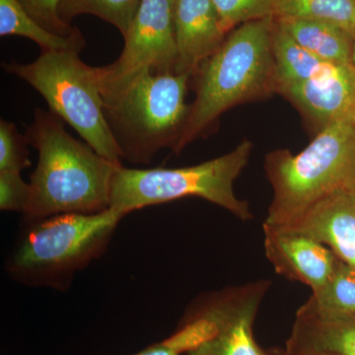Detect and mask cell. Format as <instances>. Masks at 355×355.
<instances>
[{
	"instance_id": "obj_1",
	"label": "cell",
	"mask_w": 355,
	"mask_h": 355,
	"mask_svg": "<svg viewBox=\"0 0 355 355\" xmlns=\"http://www.w3.org/2000/svg\"><path fill=\"white\" fill-rule=\"evenodd\" d=\"M39 153L31 175L26 221L64 214H97L110 207L112 183L121 164L103 157L67 132L51 111L35 109L25 133Z\"/></svg>"
},
{
	"instance_id": "obj_2",
	"label": "cell",
	"mask_w": 355,
	"mask_h": 355,
	"mask_svg": "<svg viewBox=\"0 0 355 355\" xmlns=\"http://www.w3.org/2000/svg\"><path fill=\"white\" fill-rule=\"evenodd\" d=\"M275 17L250 21L232 30L196 77V98L175 153L209 132L233 107L277 93L272 38Z\"/></svg>"
},
{
	"instance_id": "obj_3",
	"label": "cell",
	"mask_w": 355,
	"mask_h": 355,
	"mask_svg": "<svg viewBox=\"0 0 355 355\" xmlns=\"http://www.w3.org/2000/svg\"><path fill=\"white\" fill-rule=\"evenodd\" d=\"M123 218L108 209L28 221L7 259V275L22 286L69 291L76 273L105 254Z\"/></svg>"
},
{
	"instance_id": "obj_4",
	"label": "cell",
	"mask_w": 355,
	"mask_h": 355,
	"mask_svg": "<svg viewBox=\"0 0 355 355\" xmlns=\"http://www.w3.org/2000/svg\"><path fill=\"white\" fill-rule=\"evenodd\" d=\"M263 168L272 189L263 224L286 227L322 198L355 188V123L329 125L297 154L273 150Z\"/></svg>"
},
{
	"instance_id": "obj_5",
	"label": "cell",
	"mask_w": 355,
	"mask_h": 355,
	"mask_svg": "<svg viewBox=\"0 0 355 355\" xmlns=\"http://www.w3.org/2000/svg\"><path fill=\"white\" fill-rule=\"evenodd\" d=\"M253 153V142L243 140L228 153L200 164L181 168L139 169L123 165L112 183L110 207L125 217L135 210L184 198H200L227 210L241 221L253 220L247 200L235 193L234 184Z\"/></svg>"
},
{
	"instance_id": "obj_6",
	"label": "cell",
	"mask_w": 355,
	"mask_h": 355,
	"mask_svg": "<svg viewBox=\"0 0 355 355\" xmlns=\"http://www.w3.org/2000/svg\"><path fill=\"white\" fill-rule=\"evenodd\" d=\"M190 77L146 72L113 101L105 114L123 159L149 164L164 148L176 150L190 113L186 103Z\"/></svg>"
},
{
	"instance_id": "obj_7",
	"label": "cell",
	"mask_w": 355,
	"mask_h": 355,
	"mask_svg": "<svg viewBox=\"0 0 355 355\" xmlns=\"http://www.w3.org/2000/svg\"><path fill=\"white\" fill-rule=\"evenodd\" d=\"M2 67L36 89L50 111L76 130L93 150L121 164L123 154L107 121L96 67L84 64L79 53L42 51L31 64L11 62Z\"/></svg>"
},
{
	"instance_id": "obj_8",
	"label": "cell",
	"mask_w": 355,
	"mask_h": 355,
	"mask_svg": "<svg viewBox=\"0 0 355 355\" xmlns=\"http://www.w3.org/2000/svg\"><path fill=\"white\" fill-rule=\"evenodd\" d=\"M270 286V280L258 279L200 294L163 342L184 355H282V349H261L254 336Z\"/></svg>"
},
{
	"instance_id": "obj_9",
	"label": "cell",
	"mask_w": 355,
	"mask_h": 355,
	"mask_svg": "<svg viewBox=\"0 0 355 355\" xmlns=\"http://www.w3.org/2000/svg\"><path fill=\"white\" fill-rule=\"evenodd\" d=\"M175 0H141L123 37L125 46L113 64L96 67L105 104L113 101L146 72L173 73L176 69Z\"/></svg>"
},
{
	"instance_id": "obj_10",
	"label": "cell",
	"mask_w": 355,
	"mask_h": 355,
	"mask_svg": "<svg viewBox=\"0 0 355 355\" xmlns=\"http://www.w3.org/2000/svg\"><path fill=\"white\" fill-rule=\"evenodd\" d=\"M286 97L318 132L336 123H355V67L331 64L309 80L284 86Z\"/></svg>"
},
{
	"instance_id": "obj_11",
	"label": "cell",
	"mask_w": 355,
	"mask_h": 355,
	"mask_svg": "<svg viewBox=\"0 0 355 355\" xmlns=\"http://www.w3.org/2000/svg\"><path fill=\"white\" fill-rule=\"evenodd\" d=\"M266 259L275 272L287 279L321 291L330 280L338 259L321 242L291 229L263 223Z\"/></svg>"
},
{
	"instance_id": "obj_12",
	"label": "cell",
	"mask_w": 355,
	"mask_h": 355,
	"mask_svg": "<svg viewBox=\"0 0 355 355\" xmlns=\"http://www.w3.org/2000/svg\"><path fill=\"white\" fill-rule=\"evenodd\" d=\"M174 30L177 46L175 73L190 78L227 37L212 0H175Z\"/></svg>"
},
{
	"instance_id": "obj_13",
	"label": "cell",
	"mask_w": 355,
	"mask_h": 355,
	"mask_svg": "<svg viewBox=\"0 0 355 355\" xmlns=\"http://www.w3.org/2000/svg\"><path fill=\"white\" fill-rule=\"evenodd\" d=\"M329 248L355 268V188L336 191L313 205L286 227Z\"/></svg>"
},
{
	"instance_id": "obj_14",
	"label": "cell",
	"mask_w": 355,
	"mask_h": 355,
	"mask_svg": "<svg viewBox=\"0 0 355 355\" xmlns=\"http://www.w3.org/2000/svg\"><path fill=\"white\" fill-rule=\"evenodd\" d=\"M284 350L355 355V315L326 314L308 299L296 312Z\"/></svg>"
},
{
	"instance_id": "obj_15",
	"label": "cell",
	"mask_w": 355,
	"mask_h": 355,
	"mask_svg": "<svg viewBox=\"0 0 355 355\" xmlns=\"http://www.w3.org/2000/svg\"><path fill=\"white\" fill-rule=\"evenodd\" d=\"M294 41L324 62L352 64L354 36L340 26L301 18H275Z\"/></svg>"
},
{
	"instance_id": "obj_16",
	"label": "cell",
	"mask_w": 355,
	"mask_h": 355,
	"mask_svg": "<svg viewBox=\"0 0 355 355\" xmlns=\"http://www.w3.org/2000/svg\"><path fill=\"white\" fill-rule=\"evenodd\" d=\"M272 53L280 88L309 80L326 71L331 62H324L299 46L275 20L272 38Z\"/></svg>"
},
{
	"instance_id": "obj_17",
	"label": "cell",
	"mask_w": 355,
	"mask_h": 355,
	"mask_svg": "<svg viewBox=\"0 0 355 355\" xmlns=\"http://www.w3.org/2000/svg\"><path fill=\"white\" fill-rule=\"evenodd\" d=\"M0 36L24 37L39 44L42 51H74L85 46L83 35L62 37L44 29L31 17L18 0H0Z\"/></svg>"
},
{
	"instance_id": "obj_18",
	"label": "cell",
	"mask_w": 355,
	"mask_h": 355,
	"mask_svg": "<svg viewBox=\"0 0 355 355\" xmlns=\"http://www.w3.org/2000/svg\"><path fill=\"white\" fill-rule=\"evenodd\" d=\"M275 17L323 21L354 35L355 0H279Z\"/></svg>"
},
{
	"instance_id": "obj_19",
	"label": "cell",
	"mask_w": 355,
	"mask_h": 355,
	"mask_svg": "<svg viewBox=\"0 0 355 355\" xmlns=\"http://www.w3.org/2000/svg\"><path fill=\"white\" fill-rule=\"evenodd\" d=\"M141 0H60V18L70 24L83 14L94 15L114 26L123 37L127 35Z\"/></svg>"
},
{
	"instance_id": "obj_20",
	"label": "cell",
	"mask_w": 355,
	"mask_h": 355,
	"mask_svg": "<svg viewBox=\"0 0 355 355\" xmlns=\"http://www.w3.org/2000/svg\"><path fill=\"white\" fill-rule=\"evenodd\" d=\"M309 300L326 314L355 315V268L338 260L330 280Z\"/></svg>"
},
{
	"instance_id": "obj_21",
	"label": "cell",
	"mask_w": 355,
	"mask_h": 355,
	"mask_svg": "<svg viewBox=\"0 0 355 355\" xmlns=\"http://www.w3.org/2000/svg\"><path fill=\"white\" fill-rule=\"evenodd\" d=\"M279 0H212L222 30L228 34L250 21L275 17Z\"/></svg>"
},
{
	"instance_id": "obj_22",
	"label": "cell",
	"mask_w": 355,
	"mask_h": 355,
	"mask_svg": "<svg viewBox=\"0 0 355 355\" xmlns=\"http://www.w3.org/2000/svg\"><path fill=\"white\" fill-rule=\"evenodd\" d=\"M27 137L11 121L0 120V172L21 173L32 165Z\"/></svg>"
},
{
	"instance_id": "obj_23",
	"label": "cell",
	"mask_w": 355,
	"mask_h": 355,
	"mask_svg": "<svg viewBox=\"0 0 355 355\" xmlns=\"http://www.w3.org/2000/svg\"><path fill=\"white\" fill-rule=\"evenodd\" d=\"M26 12L34 18L44 29L62 37H76L81 35L77 28L67 24L60 18V0H18Z\"/></svg>"
},
{
	"instance_id": "obj_24",
	"label": "cell",
	"mask_w": 355,
	"mask_h": 355,
	"mask_svg": "<svg viewBox=\"0 0 355 355\" xmlns=\"http://www.w3.org/2000/svg\"><path fill=\"white\" fill-rule=\"evenodd\" d=\"M30 200V183L21 173L0 172V209L24 214Z\"/></svg>"
},
{
	"instance_id": "obj_25",
	"label": "cell",
	"mask_w": 355,
	"mask_h": 355,
	"mask_svg": "<svg viewBox=\"0 0 355 355\" xmlns=\"http://www.w3.org/2000/svg\"><path fill=\"white\" fill-rule=\"evenodd\" d=\"M132 355H184L179 354L176 350L171 349L168 347L164 342H159L153 343V345H149L137 354Z\"/></svg>"
},
{
	"instance_id": "obj_26",
	"label": "cell",
	"mask_w": 355,
	"mask_h": 355,
	"mask_svg": "<svg viewBox=\"0 0 355 355\" xmlns=\"http://www.w3.org/2000/svg\"><path fill=\"white\" fill-rule=\"evenodd\" d=\"M282 355H333L330 354H324V352H286V350L282 349Z\"/></svg>"
},
{
	"instance_id": "obj_27",
	"label": "cell",
	"mask_w": 355,
	"mask_h": 355,
	"mask_svg": "<svg viewBox=\"0 0 355 355\" xmlns=\"http://www.w3.org/2000/svg\"><path fill=\"white\" fill-rule=\"evenodd\" d=\"M352 36H354V43H352V64L355 67V30Z\"/></svg>"
}]
</instances>
